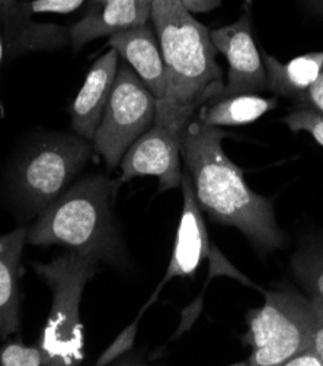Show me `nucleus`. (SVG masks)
<instances>
[{
	"instance_id": "5",
	"label": "nucleus",
	"mask_w": 323,
	"mask_h": 366,
	"mask_svg": "<svg viewBox=\"0 0 323 366\" xmlns=\"http://www.w3.org/2000/svg\"><path fill=\"white\" fill-rule=\"evenodd\" d=\"M91 154L89 140L79 134H53L32 144L11 172L15 200L28 216H39L71 186Z\"/></svg>"
},
{
	"instance_id": "11",
	"label": "nucleus",
	"mask_w": 323,
	"mask_h": 366,
	"mask_svg": "<svg viewBox=\"0 0 323 366\" xmlns=\"http://www.w3.org/2000/svg\"><path fill=\"white\" fill-rule=\"evenodd\" d=\"M108 44L131 66L133 71L159 102L166 91V73L153 24L149 21L118 31L110 36Z\"/></svg>"
},
{
	"instance_id": "9",
	"label": "nucleus",
	"mask_w": 323,
	"mask_h": 366,
	"mask_svg": "<svg viewBox=\"0 0 323 366\" xmlns=\"http://www.w3.org/2000/svg\"><path fill=\"white\" fill-rule=\"evenodd\" d=\"M181 158V132L155 122L124 154L120 162V182L150 175L158 177L160 192L178 189L184 174Z\"/></svg>"
},
{
	"instance_id": "18",
	"label": "nucleus",
	"mask_w": 323,
	"mask_h": 366,
	"mask_svg": "<svg viewBox=\"0 0 323 366\" xmlns=\"http://www.w3.org/2000/svg\"><path fill=\"white\" fill-rule=\"evenodd\" d=\"M292 269L310 300L323 304V242L300 248L293 255Z\"/></svg>"
},
{
	"instance_id": "16",
	"label": "nucleus",
	"mask_w": 323,
	"mask_h": 366,
	"mask_svg": "<svg viewBox=\"0 0 323 366\" xmlns=\"http://www.w3.org/2000/svg\"><path fill=\"white\" fill-rule=\"evenodd\" d=\"M268 91L280 97H292L297 101L316 82L323 70V51L297 56L287 63H280L274 56H262Z\"/></svg>"
},
{
	"instance_id": "2",
	"label": "nucleus",
	"mask_w": 323,
	"mask_h": 366,
	"mask_svg": "<svg viewBox=\"0 0 323 366\" xmlns=\"http://www.w3.org/2000/svg\"><path fill=\"white\" fill-rule=\"evenodd\" d=\"M150 22L156 31L166 73V91L156 120L183 132L191 117L225 88L210 31L183 0H153Z\"/></svg>"
},
{
	"instance_id": "3",
	"label": "nucleus",
	"mask_w": 323,
	"mask_h": 366,
	"mask_svg": "<svg viewBox=\"0 0 323 366\" xmlns=\"http://www.w3.org/2000/svg\"><path fill=\"white\" fill-rule=\"evenodd\" d=\"M120 181L88 175L46 207L26 231L32 245H61L98 263L118 264L124 248L114 224L113 200Z\"/></svg>"
},
{
	"instance_id": "8",
	"label": "nucleus",
	"mask_w": 323,
	"mask_h": 366,
	"mask_svg": "<svg viewBox=\"0 0 323 366\" xmlns=\"http://www.w3.org/2000/svg\"><path fill=\"white\" fill-rule=\"evenodd\" d=\"M210 34L214 47L229 64L227 82L220 95L258 94L268 89L267 71L254 39L249 8L236 22L212 29Z\"/></svg>"
},
{
	"instance_id": "28",
	"label": "nucleus",
	"mask_w": 323,
	"mask_h": 366,
	"mask_svg": "<svg viewBox=\"0 0 323 366\" xmlns=\"http://www.w3.org/2000/svg\"><path fill=\"white\" fill-rule=\"evenodd\" d=\"M16 4L18 0H0V15L11 11Z\"/></svg>"
},
{
	"instance_id": "27",
	"label": "nucleus",
	"mask_w": 323,
	"mask_h": 366,
	"mask_svg": "<svg viewBox=\"0 0 323 366\" xmlns=\"http://www.w3.org/2000/svg\"><path fill=\"white\" fill-rule=\"evenodd\" d=\"M5 53V44H4V35H2V28H0V69H2V59ZM0 116H5V107L2 99H0Z\"/></svg>"
},
{
	"instance_id": "12",
	"label": "nucleus",
	"mask_w": 323,
	"mask_h": 366,
	"mask_svg": "<svg viewBox=\"0 0 323 366\" xmlns=\"http://www.w3.org/2000/svg\"><path fill=\"white\" fill-rule=\"evenodd\" d=\"M118 71V53L110 49L89 69L83 86L71 104V127L83 139L92 142L110 101Z\"/></svg>"
},
{
	"instance_id": "20",
	"label": "nucleus",
	"mask_w": 323,
	"mask_h": 366,
	"mask_svg": "<svg viewBox=\"0 0 323 366\" xmlns=\"http://www.w3.org/2000/svg\"><path fill=\"white\" fill-rule=\"evenodd\" d=\"M282 122L293 133L306 132L316 140V143L323 146V116L314 109L299 107L293 113L287 114Z\"/></svg>"
},
{
	"instance_id": "10",
	"label": "nucleus",
	"mask_w": 323,
	"mask_h": 366,
	"mask_svg": "<svg viewBox=\"0 0 323 366\" xmlns=\"http://www.w3.org/2000/svg\"><path fill=\"white\" fill-rule=\"evenodd\" d=\"M184 207L179 221L172 259L160 283V287L175 277H190L195 273L204 259L210 257L211 245L205 229L201 207L198 206L193 181L188 172L183 174Z\"/></svg>"
},
{
	"instance_id": "1",
	"label": "nucleus",
	"mask_w": 323,
	"mask_h": 366,
	"mask_svg": "<svg viewBox=\"0 0 323 366\" xmlns=\"http://www.w3.org/2000/svg\"><path fill=\"white\" fill-rule=\"evenodd\" d=\"M226 133L202 123L197 114L181 132V157L201 210L222 225L237 228L262 251L284 244L272 204L250 189L242 169L223 149Z\"/></svg>"
},
{
	"instance_id": "22",
	"label": "nucleus",
	"mask_w": 323,
	"mask_h": 366,
	"mask_svg": "<svg viewBox=\"0 0 323 366\" xmlns=\"http://www.w3.org/2000/svg\"><path fill=\"white\" fill-rule=\"evenodd\" d=\"M85 0H31L22 4L28 14H70L79 9Z\"/></svg>"
},
{
	"instance_id": "13",
	"label": "nucleus",
	"mask_w": 323,
	"mask_h": 366,
	"mask_svg": "<svg viewBox=\"0 0 323 366\" xmlns=\"http://www.w3.org/2000/svg\"><path fill=\"white\" fill-rule=\"evenodd\" d=\"M150 21V6L141 0H92L86 15L68 28L70 44L73 50H81L88 43L111 36Z\"/></svg>"
},
{
	"instance_id": "4",
	"label": "nucleus",
	"mask_w": 323,
	"mask_h": 366,
	"mask_svg": "<svg viewBox=\"0 0 323 366\" xmlns=\"http://www.w3.org/2000/svg\"><path fill=\"white\" fill-rule=\"evenodd\" d=\"M51 289L53 307L41 333L40 346L53 365H75L83 359V325L81 300L86 283L95 276L99 263L68 249L47 264H34Z\"/></svg>"
},
{
	"instance_id": "15",
	"label": "nucleus",
	"mask_w": 323,
	"mask_h": 366,
	"mask_svg": "<svg viewBox=\"0 0 323 366\" xmlns=\"http://www.w3.org/2000/svg\"><path fill=\"white\" fill-rule=\"evenodd\" d=\"M28 228H18L0 237V340L9 339L19 328L18 270Z\"/></svg>"
},
{
	"instance_id": "7",
	"label": "nucleus",
	"mask_w": 323,
	"mask_h": 366,
	"mask_svg": "<svg viewBox=\"0 0 323 366\" xmlns=\"http://www.w3.org/2000/svg\"><path fill=\"white\" fill-rule=\"evenodd\" d=\"M158 99L140 81L133 69L118 67L114 88L92 140L106 167L120 165L130 146L145 134L156 120Z\"/></svg>"
},
{
	"instance_id": "23",
	"label": "nucleus",
	"mask_w": 323,
	"mask_h": 366,
	"mask_svg": "<svg viewBox=\"0 0 323 366\" xmlns=\"http://www.w3.org/2000/svg\"><path fill=\"white\" fill-rule=\"evenodd\" d=\"M299 107L310 108L323 116V70L316 82L299 99Z\"/></svg>"
},
{
	"instance_id": "14",
	"label": "nucleus",
	"mask_w": 323,
	"mask_h": 366,
	"mask_svg": "<svg viewBox=\"0 0 323 366\" xmlns=\"http://www.w3.org/2000/svg\"><path fill=\"white\" fill-rule=\"evenodd\" d=\"M0 28H2L5 51L11 57L54 50L70 43L68 28L54 24H40L31 19L22 4H16L11 11L0 15Z\"/></svg>"
},
{
	"instance_id": "19",
	"label": "nucleus",
	"mask_w": 323,
	"mask_h": 366,
	"mask_svg": "<svg viewBox=\"0 0 323 366\" xmlns=\"http://www.w3.org/2000/svg\"><path fill=\"white\" fill-rule=\"evenodd\" d=\"M53 365L50 356L39 346H25L9 342L0 347V366H41Z\"/></svg>"
},
{
	"instance_id": "29",
	"label": "nucleus",
	"mask_w": 323,
	"mask_h": 366,
	"mask_svg": "<svg viewBox=\"0 0 323 366\" xmlns=\"http://www.w3.org/2000/svg\"><path fill=\"white\" fill-rule=\"evenodd\" d=\"M312 4L317 11L323 12V0H312Z\"/></svg>"
},
{
	"instance_id": "24",
	"label": "nucleus",
	"mask_w": 323,
	"mask_h": 366,
	"mask_svg": "<svg viewBox=\"0 0 323 366\" xmlns=\"http://www.w3.org/2000/svg\"><path fill=\"white\" fill-rule=\"evenodd\" d=\"M284 366H323V357L312 346L287 359Z\"/></svg>"
},
{
	"instance_id": "25",
	"label": "nucleus",
	"mask_w": 323,
	"mask_h": 366,
	"mask_svg": "<svg viewBox=\"0 0 323 366\" xmlns=\"http://www.w3.org/2000/svg\"><path fill=\"white\" fill-rule=\"evenodd\" d=\"M312 301L314 311V333H313V349L323 357V304Z\"/></svg>"
},
{
	"instance_id": "26",
	"label": "nucleus",
	"mask_w": 323,
	"mask_h": 366,
	"mask_svg": "<svg viewBox=\"0 0 323 366\" xmlns=\"http://www.w3.org/2000/svg\"><path fill=\"white\" fill-rule=\"evenodd\" d=\"M183 4L191 14H204L219 8L222 0H183Z\"/></svg>"
},
{
	"instance_id": "21",
	"label": "nucleus",
	"mask_w": 323,
	"mask_h": 366,
	"mask_svg": "<svg viewBox=\"0 0 323 366\" xmlns=\"http://www.w3.org/2000/svg\"><path fill=\"white\" fill-rule=\"evenodd\" d=\"M145 310H146V307L141 310V312L137 315V318L128 327L124 328V330L117 336V339L105 349V352L98 357L96 365H99V366L101 365H110L116 359H118L120 356H123L124 353L131 350V347L135 342V337H137L140 317L143 315V312H145Z\"/></svg>"
},
{
	"instance_id": "17",
	"label": "nucleus",
	"mask_w": 323,
	"mask_h": 366,
	"mask_svg": "<svg viewBox=\"0 0 323 366\" xmlns=\"http://www.w3.org/2000/svg\"><path fill=\"white\" fill-rule=\"evenodd\" d=\"M277 107V98H265L257 94L219 95L195 113L197 117L212 127L243 126L257 122Z\"/></svg>"
},
{
	"instance_id": "30",
	"label": "nucleus",
	"mask_w": 323,
	"mask_h": 366,
	"mask_svg": "<svg viewBox=\"0 0 323 366\" xmlns=\"http://www.w3.org/2000/svg\"><path fill=\"white\" fill-rule=\"evenodd\" d=\"M152 2H153V0H141V4L146 5V6H152Z\"/></svg>"
},
{
	"instance_id": "6",
	"label": "nucleus",
	"mask_w": 323,
	"mask_h": 366,
	"mask_svg": "<svg viewBox=\"0 0 323 366\" xmlns=\"http://www.w3.org/2000/svg\"><path fill=\"white\" fill-rule=\"evenodd\" d=\"M246 322V365L284 366L287 359L313 346V305L296 290L264 292V304L247 312Z\"/></svg>"
}]
</instances>
